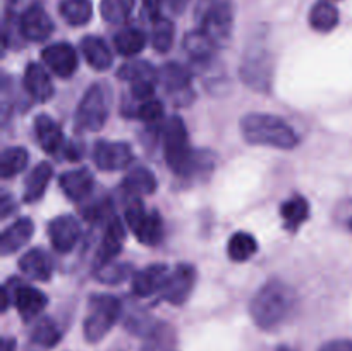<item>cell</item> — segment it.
I'll use <instances>...</instances> for the list:
<instances>
[{"mask_svg": "<svg viewBox=\"0 0 352 351\" xmlns=\"http://www.w3.org/2000/svg\"><path fill=\"white\" fill-rule=\"evenodd\" d=\"M165 160L172 172L181 178L205 176L215 165V153L208 150H192L189 147V138L186 124L181 117L174 116L165 123L164 129Z\"/></svg>", "mask_w": 352, "mask_h": 351, "instance_id": "6da1fadb", "label": "cell"}, {"mask_svg": "<svg viewBox=\"0 0 352 351\" xmlns=\"http://www.w3.org/2000/svg\"><path fill=\"white\" fill-rule=\"evenodd\" d=\"M298 305V295L294 288L280 279H270L265 282L250 303V313L253 322L263 330H274L287 322Z\"/></svg>", "mask_w": 352, "mask_h": 351, "instance_id": "7a4b0ae2", "label": "cell"}, {"mask_svg": "<svg viewBox=\"0 0 352 351\" xmlns=\"http://www.w3.org/2000/svg\"><path fill=\"white\" fill-rule=\"evenodd\" d=\"M241 134L251 145L292 150L298 147L299 136L291 124L274 114L253 112L241 119Z\"/></svg>", "mask_w": 352, "mask_h": 351, "instance_id": "3957f363", "label": "cell"}, {"mask_svg": "<svg viewBox=\"0 0 352 351\" xmlns=\"http://www.w3.org/2000/svg\"><path fill=\"white\" fill-rule=\"evenodd\" d=\"M195 19L201 30L219 48L226 47L234 28L232 0H198Z\"/></svg>", "mask_w": 352, "mask_h": 351, "instance_id": "277c9868", "label": "cell"}, {"mask_svg": "<svg viewBox=\"0 0 352 351\" xmlns=\"http://www.w3.org/2000/svg\"><path fill=\"white\" fill-rule=\"evenodd\" d=\"M112 105V89L105 83H95L86 89L74 116V126L78 133L100 131L105 126Z\"/></svg>", "mask_w": 352, "mask_h": 351, "instance_id": "5b68a950", "label": "cell"}, {"mask_svg": "<svg viewBox=\"0 0 352 351\" xmlns=\"http://www.w3.org/2000/svg\"><path fill=\"white\" fill-rule=\"evenodd\" d=\"M122 313V305L116 296L95 295L89 299V312L85 319V337L88 343H100L112 330Z\"/></svg>", "mask_w": 352, "mask_h": 351, "instance_id": "8992f818", "label": "cell"}, {"mask_svg": "<svg viewBox=\"0 0 352 351\" xmlns=\"http://www.w3.org/2000/svg\"><path fill=\"white\" fill-rule=\"evenodd\" d=\"M241 79L254 92H270L274 78V58L263 47L250 48L244 54L239 69Z\"/></svg>", "mask_w": 352, "mask_h": 351, "instance_id": "52a82bcc", "label": "cell"}, {"mask_svg": "<svg viewBox=\"0 0 352 351\" xmlns=\"http://www.w3.org/2000/svg\"><path fill=\"white\" fill-rule=\"evenodd\" d=\"M122 81H127L131 85V93L140 102L153 98L155 85L158 78V71L146 61H131L124 64L117 72Z\"/></svg>", "mask_w": 352, "mask_h": 351, "instance_id": "ba28073f", "label": "cell"}, {"mask_svg": "<svg viewBox=\"0 0 352 351\" xmlns=\"http://www.w3.org/2000/svg\"><path fill=\"white\" fill-rule=\"evenodd\" d=\"M196 284V270L192 265L181 264L170 272L165 282L164 289L160 291L162 298L168 301L170 305H184L188 301L189 295L192 292Z\"/></svg>", "mask_w": 352, "mask_h": 351, "instance_id": "9c48e42d", "label": "cell"}, {"mask_svg": "<svg viewBox=\"0 0 352 351\" xmlns=\"http://www.w3.org/2000/svg\"><path fill=\"white\" fill-rule=\"evenodd\" d=\"M133 158V150L122 141H98L93 150V160L100 171H122Z\"/></svg>", "mask_w": 352, "mask_h": 351, "instance_id": "30bf717a", "label": "cell"}, {"mask_svg": "<svg viewBox=\"0 0 352 351\" xmlns=\"http://www.w3.org/2000/svg\"><path fill=\"white\" fill-rule=\"evenodd\" d=\"M54 33V21L41 6H30L19 16V34L30 41H45Z\"/></svg>", "mask_w": 352, "mask_h": 351, "instance_id": "8fae6325", "label": "cell"}, {"mask_svg": "<svg viewBox=\"0 0 352 351\" xmlns=\"http://www.w3.org/2000/svg\"><path fill=\"white\" fill-rule=\"evenodd\" d=\"M41 58L47 64V67L54 72L55 76L62 79L71 78L78 69V54L69 43H54L48 45L41 52Z\"/></svg>", "mask_w": 352, "mask_h": 351, "instance_id": "7c38bea8", "label": "cell"}, {"mask_svg": "<svg viewBox=\"0 0 352 351\" xmlns=\"http://www.w3.org/2000/svg\"><path fill=\"white\" fill-rule=\"evenodd\" d=\"M47 233L55 251L69 253L78 244L79 236H81V227H79V222L72 215H60L55 217L48 224Z\"/></svg>", "mask_w": 352, "mask_h": 351, "instance_id": "4fadbf2b", "label": "cell"}, {"mask_svg": "<svg viewBox=\"0 0 352 351\" xmlns=\"http://www.w3.org/2000/svg\"><path fill=\"white\" fill-rule=\"evenodd\" d=\"M168 267L165 264H151L133 275V292L140 298L160 292L168 277Z\"/></svg>", "mask_w": 352, "mask_h": 351, "instance_id": "5bb4252c", "label": "cell"}, {"mask_svg": "<svg viewBox=\"0 0 352 351\" xmlns=\"http://www.w3.org/2000/svg\"><path fill=\"white\" fill-rule=\"evenodd\" d=\"M47 303V295L41 292L40 289L17 282L16 289H14V305H16L21 319L26 320V322L36 319V317L45 310Z\"/></svg>", "mask_w": 352, "mask_h": 351, "instance_id": "9a60e30c", "label": "cell"}, {"mask_svg": "<svg viewBox=\"0 0 352 351\" xmlns=\"http://www.w3.org/2000/svg\"><path fill=\"white\" fill-rule=\"evenodd\" d=\"M124 241H126V231H124L122 220L119 217L112 215L109 219V224H107L105 233H103L98 253H96V265L112 262L122 251Z\"/></svg>", "mask_w": 352, "mask_h": 351, "instance_id": "2e32d148", "label": "cell"}, {"mask_svg": "<svg viewBox=\"0 0 352 351\" xmlns=\"http://www.w3.org/2000/svg\"><path fill=\"white\" fill-rule=\"evenodd\" d=\"M24 88L36 102H48L54 96V85L43 65L31 62L24 71Z\"/></svg>", "mask_w": 352, "mask_h": 351, "instance_id": "e0dca14e", "label": "cell"}, {"mask_svg": "<svg viewBox=\"0 0 352 351\" xmlns=\"http://www.w3.org/2000/svg\"><path fill=\"white\" fill-rule=\"evenodd\" d=\"M58 184L67 198H71L72 202H81L88 198L89 193L93 191L95 181L88 169H76V171L64 172L58 178Z\"/></svg>", "mask_w": 352, "mask_h": 351, "instance_id": "ac0fdd59", "label": "cell"}, {"mask_svg": "<svg viewBox=\"0 0 352 351\" xmlns=\"http://www.w3.org/2000/svg\"><path fill=\"white\" fill-rule=\"evenodd\" d=\"M33 231V220L28 219V217L17 219L16 222L10 224V226L2 233V237H0V253H2L3 257H7V255H12L14 251L21 250V248L31 240Z\"/></svg>", "mask_w": 352, "mask_h": 351, "instance_id": "d6986e66", "label": "cell"}, {"mask_svg": "<svg viewBox=\"0 0 352 351\" xmlns=\"http://www.w3.org/2000/svg\"><path fill=\"white\" fill-rule=\"evenodd\" d=\"M217 48L219 47L201 30L191 31L184 36L186 54L189 55L191 62H195L198 67H206V65L212 64Z\"/></svg>", "mask_w": 352, "mask_h": 351, "instance_id": "ffe728a7", "label": "cell"}, {"mask_svg": "<svg viewBox=\"0 0 352 351\" xmlns=\"http://www.w3.org/2000/svg\"><path fill=\"white\" fill-rule=\"evenodd\" d=\"M141 351H179L177 332L167 322H155L144 334Z\"/></svg>", "mask_w": 352, "mask_h": 351, "instance_id": "44dd1931", "label": "cell"}, {"mask_svg": "<svg viewBox=\"0 0 352 351\" xmlns=\"http://www.w3.org/2000/svg\"><path fill=\"white\" fill-rule=\"evenodd\" d=\"M158 78L170 95L184 96L191 93V71L177 62H168L158 71Z\"/></svg>", "mask_w": 352, "mask_h": 351, "instance_id": "7402d4cb", "label": "cell"}, {"mask_svg": "<svg viewBox=\"0 0 352 351\" xmlns=\"http://www.w3.org/2000/svg\"><path fill=\"white\" fill-rule=\"evenodd\" d=\"M34 133H36L38 143L47 153H55L62 148V143H64L62 127L47 114H41L34 119Z\"/></svg>", "mask_w": 352, "mask_h": 351, "instance_id": "603a6c76", "label": "cell"}, {"mask_svg": "<svg viewBox=\"0 0 352 351\" xmlns=\"http://www.w3.org/2000/svg\"><path fill=\"white\" fill-rule=\"evenodd\" d=\"M81 52L85 61L88 62L89 67L95 71H107L113 62V55L110 52L109 45L100 36H85L81 40Z\"/></svg>", "mask_w": 352, "mask_h": 351, "instance_id": "cb8c5ba5", "label": "cell"}, {"mask_svg": "<svg viewBox=\"0 0 352 351\" xmlns=\"http://www.w3.org/2000/svg\"><path fill=\"white\" fill-rule=\"evenodd\" d=\"M19 268L33 281H48L52 275V260L43 250L33 248L19 258Z\"/></svg>", "mask_w": 352, "mask_h": 351, "instance_id": "d4e9b609", "label": "cell"}, {"mask_svg": "<svg viewBox=\"0 0 352 351\" xmlns=\"http://www.w3.org/2000/svg\"><path fill=\"white\" fill-rule=\"evenodd\" d=\"M62 339V330L58 329L57 322L48 317H43L41 320H38L34 323V327L31 329L30 334V343L31 346L36 348V350H52V348L57 346Z\"/></svg>", "mask_w": 352, "mask_h": 351, "instance_id": "484cf974", "label": "cell"}, {"mask_svg": "<svg viewBox=\"0 0 352 351\" xmlns=\"http://www.w3.org/2000/svg\"><path fill=\"white\" fill-rule=\"evenodd\" d=\"M52 176H54V167L48 162H41L38 164L33 171L30 172L26 179V186H24V203H34L45 195L48 182H50Z\"/></svg>", "mask_w": 352, "mask_h": 351, "instance_id": "4316f807", "label": "cell"}, {"mask_svg": "<svg viewBox=\"0 0 352 351\" xmlns=\"http://www.w3.org/2000/svg\"><path fill=\"white\" fill-rule=\"evenodd\" d=\"M124 189L129 196H138V198L143 195H153L157 189V178L150 169L140 165L127 172L124 179Z\"/></svg>", "mask_w": 352, "mask_h": 351, "instance_id": "83f0119b", "label": "cell"}, {"mask_svg": "<svg viewBox=\"0 0 352 351\" xmlns=\"http://www.w3.org/2000/svg\"><path fill=\"white\" fill-rule=\"evenodd\" d=\"M280 217L284 220V226L289 231H298L309 217V205L308 200L301 195H294L289 200H285L280 206Z\"/></svg>", "mask_w": 352, "mask_h": 351, "instance_id": "f1b7e54d", "label": "cell"}, {"mask_svg": "<svg viewBox=\"0 0 352 351\" xmlns=\"http://www.w3.org/2000/svg\"><path fill=\"white\" fill-rule=\"evenodd\" d=\"M133 231L140 243L146 244V246L158 244L164 237V222H162L160 213L157 210L146 212V215L138 222V226Z\"/></svg>", "mask_w": 352, "mask_h": 351, "instance_id": "f546056e", "label": "cell"}, {"mask_svg": "<svg viewBox=\"0 0 352 351\" xmlns=\"http://www.w3.org/2000/svg\"><path fill=\"white\" fill-rule=\"evenodd\" d=\"M309 24L315 31L329 33V31L336 30V26L339 24V10L330 0L316 2L309 12Z\"/></svg>", "mask_w": 352, "mask_h": 351, "instance_id": "4dcf8cb0", "label": "cell"}, {"mask_svg": "<svg viewBox=\"0 0 352 351\" xmlns=\"http://www.w3.org/2000/svg\"><path fill=\"white\" fill-rule=\"evenodd\" d=\"M62 19L71 26H85L93 17L91 0H62L58 6Z\"/></svg>", "mask_w": 352, "mask_h": 351, "instance_id": "1f68e13d", "label": "cell"}, {"mask_svg": "<svg viewBox=\"0 0 352 351\" xmlns=\"http://www.w3.org/2000/svg\"><path fill=\"white\" fill-rule=\"evenodd\" d=\"M146 45V34L138 28H124L113 36V47L124 57H134L143 52Z\"/></svg>", "mask_w": 352, "mask_h": 351, "instance_id": "d6a6232c", "label": "cell"}, {"mask_svg": "<svg viewBox=\"0 0 352 351\" xmlns=\"http://www.w3.org/2000/svg\"><path fill=\"white\" fill-rule=\"evenodd\" d=\"M258 251V241L250 233H239L232 234L227 244V255L232 262H248L251 257H254Z\"/></svg>", "mask_w": 352, "mask_h": 351, "instance_id": "836d02e7", "label": "cell"}, {"mask_svg": "<svg viewBox=\"0 0 352 351\" xmlns=\"http://www.w3.org/2000/svg\"><path fill=\"white\" fill-rule=\"evenodd\" d=\"M151 24H153L151 26V45H153V48L158 54H167L172 48V45H174V23L165 16H160L151 21Z\"/></svg>", "mask_w": 352, "mask_h": 351, "instance_id": "e575fe53", "label": "cell"}, {"mask_svg": "<svg viewBox=\"0 0 352 351\" xmlns=\"http://www.w3.org/2000/svg\"><path fill=\"white\" fill-rule=\"evenodd\" d=\"M28 162H30V153L23 147L7 148L0 157V174L3 179L12 178V176L19 174L26 169Z\"/></svg>", "mask_w": 352, "mask_h": 351, "instance_id": "d590c367", "label": "cell"}, {"mask_svg": "<svg viewBox=\"0 0 352 351\" xmlns=\"http://www.w3.org/2000/svg\"><path fill=\"white\" fill-rule=\"evenodd\" d=\"M136 0H102L100 12L109 24H124L133 14Z\"/></svg>", "mask_w": 352, "mask_h": 351, "instance_id": "8d00e7d4", "label": "cell"}, {"mask_svg": "<svg viewBox=\"0 0 352 351\" xmlns=\"http://www.w3.org/2000/svg\"><path fill=\"white\" fill-rule=\"evenodd\" d=\"M133 265L131 264H117V262H109V264L96 265L95 277L103 284H120L133 274Z\"/></svg>", "mask_w": 352, "mask_h": 351, "instance_id": "74e56055", "label": "cell"}, {"mask_svg": "<svg viewBox=\"0 0 352 351\" xmlns=\"http://www.w3.org/2000/svg\"><path fill=\"white\" fill-rule=\"evenodd\" d=\"M136 117H140L143 123L155 124L164 117V105L160 100L150 98L146 102H141L140 109H136Z\"/></svg>", "mask_w": 352, "mask_h": 351, "instance_id": "f35d334b", "label": "cell"}, {"mask_svg": "<svg viewBox=\"0 0 352 351\" xmlns=\"http://www.w3.org/2000/svg\"><path fill=\"white\" fill-rule=\"evenodd\" d=\"M144 215H146V210H144L141 200L138 198V196H131L129 203L126 205V212H124L127 226H129L131 229H134V227L138 226V222H140Z\"/></svg>", "mask_w": 352, "mask_h": 351, "instance_id": "ab89813d", "label": "cell"}, {"mask_svg": "<svg viewBox=\"0 0 352 351\" xmlns=\"http://www.w3.org/2000/svg\"><path fill=\"white\" fill-rule=\"evenodd\" d=\"M320 351H352V339H333L323 344Z\"/></svg>", "mask_w": 352, "mask_h": 351, "instance_id": "60d3db41", "label": "cell"}, {"mask_svg": "<svg viewBox=\"0 0 352 351\" xmlns=\"http://www.w3.org/2000/svg\"><path fill=\"white\" fill-rule=\"evenodd\" d=\"M144 3V10H146V14L150 16V19H157V17H160V10L162 7H164V0H143Z\"/></svg>", "mask_w": 352, "mask_h": 351, "instance_id": "b9f144b4", "label": "cell"}, {"mask_svg": "<svg viewBox=\"0 0 352 351\" xmlns=\"http://www.w3.org/2000/svg\"><path fill=\"white\" fill-rule=\"evenodd\" d=\"M189 2H191V0H164V6L167 7L172 14L179 16V14H182L188 9Z\"/></svg>", "mask_w": 352, "mask_h": 351, "instance_id": "7bdbcfd3", "label": "cell"}, {"mask_svg": "<svg viewBox=\"0 0 352 351\" xmlns=\"http://www.w3.org/2000/svg\"><path fill=\"white\" fill-rule=\"evenodd\" d=\"M16 210V205H14V200L12 196L7 195V193H3L2 195V202H0V215L6 219L7 215H9L10 212H14Z\"/></svg>", "mask_w": 352, "mask_h": 351, "instance_id": "ee69618b", "label": "cell"}, {"mask_svg": "<svg viewBox=\"0 0 352 351\" xmlns=\"http://www.w3.org/2000/svg\"><path fill=\"white\" fill-rule=\"evenodd\" d=\"M0 351H17L16 339L14 337H3L0 343Z\"/></svg>", "mask_w": 352, "mask_h": 351, "instance_id": "f6af8a7d", "label": "cell"}, {"mask_svg": "<svg viewBox=\"0 0 352 351\" xmlns=\"http://www.w3.org/2000/svg\"><path fill=\"white\" fill-rule=\"evenodd\" d=\"M277 351H292V350H291V348H287V346H280Z\"/></svg>", "mask_w": 352, "mask_h": 351, "instance_id": "bcb514c9", "label": "cell"}, {"mask_svg": "<svg viewBox=\"0 0 352 351\" xmlns=\"http://www.w3.org/2000/svg\"><path fill=\"white\" fill-rule=\"evenodd\" d=\"M349 229L352 231V217H351V219H349Z\"/></svg>", "mask_w": 352, "mask_h": 351, "instance_id": "7dc6e473", "label": "cell"}, {"mask_svg": "<svg viewBox=\"0 0 352 351\" xmlns=\"http://www.w3.org/2000/svg\"><path fill=\"white\" fill-rule=\"evenodd\" d=\"M330 2H336V0H330Z\"/></svg>", "mask_w": 352, "mask_h": 351, "instance_id": "c3c4849f", "label": "cell"}]
</instances>
